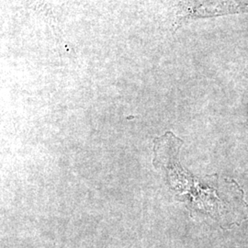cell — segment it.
Returning <instances> with one entry per match:
<instances>
[{
	"mask_svg": "<svg viewBox=\"0 0 248 248\" xmlns=\"http://www.w3.org/2000/svg\"><path fill=\"white\" fill-rule=\"evenodd\" d=\"M248 13V0H206L188 14V18H206Z\"/></svg>",
	"mask_w": 248,
	"mask_h": 248,
	"instance_id": "cell-1",
	"label": "cell"
}]
</instances>
